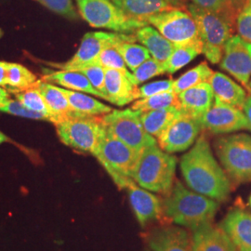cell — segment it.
Masks as SVG:
<instances>
[{"label":"cell","instance_id":"obj_1","mask_svg":"<svg viewBox=\"0 0 251 251\" xmlns=\"http://www.w3.org/2000/svg\"><path fill=\"white\" fill-rule=\"evenodd\" d=\"M180 171L190 188L206 198L223 202L229 198L231 181L212 153L204 136L180 159Z\"/></svg>","mask_w":251,"mask_h":251},{"label":"cell","instance_id":"obj_2","mask_svg":"<svg viewBox=\"0 0 251 251\" xmlns=\"http://www.w3.org/2000/svg\"><path fill=\"white\" fill-rule=\"evenodd\" d=\"M165 215L177 225L191 229L212 222L219 209L218 201L192 192L176 181L162 204Z\"/></svg>","mask_w":251,"mask_h":251},{"label":"cell","instance_id":"obj_3","mask_svg":"<svg viewBox=\"0 0 251 251\" xmlns=\"http://www.w3.org/2000/svg\"><path fill=\"white\" fill-rule=\"evenodd\" d=\"M187 10L198 25L202 53L210 63H220L224 56L225 44L233 36L236 19L225 13L199 8L193 3L188 4Z\"/></svg>","mask_w":251,"mask_h":251},{"label":"cell","instance_id":"obj_4","mask_svg":"<svg viewBox=\"0 0 251 251\" xmlns=\"http://www.w3.org/2000/svg\"><path fill=\"white\" fill-rule=\"evenodd\" d=\"M176 158L156 144L141 152L133 179L142 188L168 194L172 189L176 171Z\"/></svg>","mask_w":251,"mask_h":251},{"label":"cell","instance_id":"obj_5","mask_svg":"<svg viewBox=\"0 0 251 251\" xmlns=\"http://www.w3.org/2000/svg\"><path fill=\"white\" fill-rule=\"evenodd\" d=\"M140 155L141 152L115 138L106 128L94 153L119 189H127L136 183L133 175Z\"/></svg>","mask_w":251,"mask_h":251},{"label":"cell","instance_id":"obj_6","mask_svg":"<svg viewBox=\"0 0 251 251\" xmlns=\"http://www.w3.org/2000/svg\"><path fill=\"white\" fill-rule=\"evenodd\" d=\"M60 141L75 150L94 155L98 150L105 126L101 117L85 116L75 112L55 124Z\"/></svg>","mask_w":251,"mask_h":251},{"label":"cell","instance_id":"obj_7","mask_svg":"<svg viewBox=\"0 0 251 251\" xmlns=\"http://www.w3.org/2000/svg\"><path fill=\"white\" fill-rule=\"evenodd\" d=\"M215 150L225 171L235 183L251 182V136L240 133L221 137Z\"/></svg>","mask_w":251,"mask_h":251},{"label":"cell","instance_id":"obj_8","mask_svg":"<svg viewBox=\"0 0 251 251\" xmlns=\"http://www.w3.org/2000/svg\"><path fill=\"white\" fill-rule=\"evenodd\" d=\"M82 18L96 28H104L116 33L134 34L148 23L130 19L111 0H76Z\"/></svg>","mask_w":251,"mask_h":251},{"label":"cell","instance_id":"obj_9","mask_svg":"<svg viewBox=\"0 0 251 251\" xmlns=\"http://www.w3.org/2000/svg\"><path fill=\"white\" fill-rule=\"evenodd\" d=\"M141 112L132 109L112 110L101 117L106 130L137 152H142L150 145L157 144L155 139L144 129Z\"/></svg>","mask_w":251,"mask_h":251},{"label":"cell","instance_id":"obj_10","mask_svg":"<svg viewBox=\"0 0 251 251\" xmlns=\"http://www.w3.org/2000/svg\"><path fill=\"white\" fill-rule=\"evenodd\" d=\"M147 23L175 46H202L198 25L187 9L173 8L152 15Z\"/></svg>","mask_w":251,"mask_h":251},{"label":"cell","instance_id":"obj_11","mask_svg":"<svg viewBox=\"0 0 251 251\" xmlns=\"http://www.w3.org/2000/svg\"><path fill=\"white\" fill-rule=\"evenodd\" d=\"M201 129L203 128L199 119L180 111L179 116L157 138L158 146L170 153L185 151L197 141Z\"/></svg>","mask_w":251,"mask_h":251},{"label":"cell","instance_id":"obj_12","mask_svg":"<svg viewBox=\"0 0 251 251\" xmlns=\"http://www.w3.org/2000/svg\"><path fill=\"white\" fill-rule=\"evenodd\" d=\"M203 129L213 134H226L249 129V122L243 110L214 100L212 106L199 118Z\"/></svg>","mask_w":251,"mask_h":251},{"label":"cell","instance_id":"obj_13","mask_svg":"<svg viewBox=\"0 0 251 251\" xmlns=\"http://www.w3.org/2000/svg\"><path fill=\"white\" fill-rule=\"evenodd\" d=\"M220 67L248 89L251 76V43L240 36H233L225 46Z\"/></svg>","mask_w":251,"mask_h":251},{"label":"cell","instance_id":"obj_14","mask_svg":"<svg viewBox=\"0 0 251 251\" xmlns=\"http://www.w3.org/2000/svg\"><path fill=\"white\" fill-rule=\"evenodd\" d=\"M116 36L117 33H87L83 36L77 51L70 60L63 63H52V65L63 71H75L82 67L96 64L100 51L116 38Z\"/></svg>","mask_w":251,"mask_h":251},{"label":"cell","instance_id":"obj_15","mask_svg":"<svg viewBox=\"0 0 251 251\" xmlns=\"http://www.w3.org/2000/svg\"><path fill=\"white\" fill-rule=\"evenodd\" d=\"M147 242L152 251H194L192 234L175 226L153 229L147 236Z\"/></svg>","mask_w":251,"mask_h":251},{"label":"cell","instance_id":"obj_16","mask_svg":"<svg viewBox=\"0 0 251 251\" xmlns=\"http://www.w3.org/2000/svg\"><path fill=\"white\" fill-rule=\"evenodd\" d=\"M105 90L108 101L117 106H124L138 100V86L132 74L105 69Z\"/></svg>","mask_w":251,"mask_h":251},{"label":"cell","instance_id":"obj_17","mask_svg":"<svg viewBox=\"0 0 251 251\" xmlns=\"http://www.w3.org/2000/svg\"><path fill=\"white\" fill-rule=\"evenodd\" d=\"M194 251H237L220 225L212 222L192 229Z\"/></svg>","mask_w":251,"mask_h":251},{"label":"cell","instance_id":"obj_18","mask_svg":"<svg viewBox=\"0 0 251 251\" xmlns=\"http://www.w3.org/2000/svg\"><path fill=\"white\" fill-rule=\"evenodd\" d=\"M237 251H251V214L240 209L230 211L220 224Z\"/></svg>","mask_w":251,"mask_h":251},{"label":"cell","instance_id":"obj_19","mask_svg":"<svg viewBox=\"0 0 251 251\" xmlns=\"http://www.w3.org/2000/svg\"><path fill=\"white\" fill-rule=\"evenodd\" d=\"M179 110L190 117L199 119L214 102V94L208 82L180 92Z\"/></svg>","mask_w":251,"mask_h":251},{"label":"cell","instance_id":"obj_20","mask_svg":"<svg viewBox=\"0 0 251 251\" xmlns=\"http://www.w3.org/2000/svg\"><path fill=\"white\" fill-rule=\"evenodd\" d=\"M127 192L130 205L139 224L142 226H145L161 214V203L154 195L138 187L136 184L128 187Z\"/></svg>","mask_w":251,"mask_h":251},{"label":"cell","instance_id":"obj_21","mask_svg":"<svg viewBox=\"0 0 251 251\" xmlns=\"http://www.w3.org/2000/svg\"><path fill=\"white\" fill-rule=\"evenodd\" d=\"M208 83L213 90L215 100L243 110L248 96L241 86L220 72H213Z\"/></svg>","mask_w":251,"mask_h":251},{"label":"cell","instance_id":"obj_22","mask_svg":"<svg viewBox=\"0 0 251 251\" xmlns=\"http://www.w3.org/2000/svg\"><path fill=\"white\" fill-rule=\"evenodd\" d=\"M33 87L41 93L45 100L48 107L53 115L54 125L67 117H71L75 113V111H74L70 106L62 88L56 87L53 84L42 79L36 81Z\"/></svg>","mask_w":251,"mask_h":251},{"label":"cell","instance_id":"obj_23","mask_svg":"<svg viewBox=\"0 0 251 251\" xmlns=\"http://www.w3.org/2000/svg\"><path fill=\"white\" fill-rule=\"evenodd\" d=\"M127 17L147 23L152 15L173 9L166 0H111Z\"/></svg>","mask_w":251,"mask_h":251},{"label":"cell","instance_id":"obj_24","mask_svg":"<svg viewBox=\"0 0 251 251\" xmlns=\"http://www.w3.org/2000/svg\"><path fill=\"white\" fill-rule=\"evenodd\" d=\"M134 35L137 41L148 50L152 58L160 63H166L175 49L173 43L152 26L142 27L135 32Z\"/></svg>","mask_w":251,"mask_h":251},{"label":"cell","instance_id":"obj_25","mask_svg":"<svg viewBox=\"0 0 251 251\" xmlns=\"http://www.w3.org/2000/svg\"><path fill=\"white\" fill-rule=\"evenodd\" d=\"M41 79L51 84H57L67 90L85 92L100 98L99 92L92 87L90 80L83 74L76 71L60 70L50 72L43 75Z\"/></svg>","mask_w":251,"mask_h":251},{"label":"cell","instance_id":"obj_26","mask_svg":"<svg viewBox=\"0 0 251 251\" xmlns=\"http://www.w3.org/2000/svg\"><path fill=\"white\" fill-rule=\"evenodd\" d=\"M136 41L134 34H121L115 44L118 52L123 57L126 65L132 72L152 57L144 46L136 44Z\"/></svg>","mask_w":251,"mask_h":251},{"label":"cell","instance_id":"obj_27","mask_svg":"<svg viewBox=\"0 0 251 251\" xmlns=\"http://www.w3.org/2000/svg\"><path fill=\"white\" fill-rule=\"evenodd\" d=\"M68 102L74 111L90 117H102L112 112V108L100 102L98 100L91 98L89 95L75 90L62 89Z\"/></svg>","mask_w":251,"mask_h":251},{"label":"cell","instance_id":"obj_28","mask_svg":"<svg viewBox=\"0 0 251 251\" xmlns=\"http://www.w3.org/2000/svg\"><path fill=\"white\" fill-rule=\"evenodd\" d=\"M179 108L170 107L141 112L140 117L146 132L157 139L164 129L179 116Z\"/></svg>","mask_w":251,"mask_h":251},{"label":"cell","instance_id":"obj_29","mask_svg":"<svg viewBox=\"0 0 251 251\" xmlns=\"http://www.w3.org/2000/svg\"><path fill=\"white\" fill-rule=\"evenodd\" d=\"M37 76L25 66L15 63H7V87L13 93L31 88Z\"/></svg>","mask_w":251,"mask_h":251},{"label":"cell","instance_id":"obj_30","mask_svg":"<svg viewBox=\"0 0 251 251\" xmlns=\"http://www.w3.org/2000/svg\"><path fill=\"white\" fill-rule=\"evenodd\" d=\"M212 74L213 71L209 68L207 63H201L195 68L180 75L178 79L174 80L173 90L177 94H179L180 92L196 87L201 83L208 82Z\"/></svg>","mask_w":251,"mask_h":251},{"label":"cell","instance_id":"obj_31","mask_svg":"<svg viewBox=\"0 0 251 251\" xmlns=\"http://www.w3.org/2000/svg\"><path fill=\"white\" fill-rule=\"evenodd\" d=\"M170 107L179 109V95L174 91L164 92L148 98L137 100L131 109L140 112H148Z\"/></svg>","mask_w":251,"mask_h":251},{"label":"cell","instance_id":"obj_32","mask_svg":"<svg viewBox=\"0 0 251 251\" xmlns=\"http://www.w3.org/2000/svg\"><path fill=\"white\" fill-rule=\"evenodd\" d=\"M200 53H202V46H175L170 58L164 63L166 71L171 75L179 71Z\"/></svg>","mask_w":251,"mask_h":251},{"label":"cell","instance_id":"obj_33","mask_svg":"<svg viewBox=\"0 0 251 251\" xmlns=\"http://www.w3.org/2000/svg\"><path fill=\"white\" fill-rule=\"evenodd\" d=\"M15 98L29 110L41 114L47 117V120L53 123L54 117L41 93L35 87L22 90L15 93Z\"/></svg>","mask_w":251,"mask_h":251},{"label":"cell","instance_id":"obj_34","mask_svg":"<svg viewBox=\"0 0 251 251\" xmlns=\"http://www.w3.org/2000/svg\"><path fill=\"white\" fill-rule=\"evenodd\" d=\"M121 33H117L116 38L109 43L108 45L103 48V50L100 51L99 57L97 59L96 64H99L104 69H115L121 72L125 73L126 75H131L129 72L127 66L126 65L125 61L121 54L118 52L115 44L119 39Z\"/></svg>","mask_w":251,"mask_h":251},{"label":"cell","instance_id":"obj_35","mask_svg":"<svg viewBox=\"0 0 251 251\" xmlns=\"http://www.w3.org/2000/svg\"><path fill=\"white\" fill-rule=\"evenodd\" d=\"M199 8L230 15L233 18L237 16L246 0H191Z\"/></svg>","mask_w":251,"mask_h":251},{"label":"cell","instance_id":"obj_36","mask_svg":"<svg viewBox=\"0 0 251 251\" xmlns=\"http://www.w3.org/2000/svg\"><path fill=\"white\" fill-rule=\"evenodd\" d=\"M166 73L167 71L164 63H160L151 57L150 59L142 63L138 68H136L132 73V75H133L135 84L139 86L140 84L144 83V81L148 80L150 78Z\"/></svg>","mask_w":251,"mask_h":251},{"label":"cell","instance_id":"obj_37","mask_svg":"<svg viewBox=\"0 0 251 251\" xmlns=\"http://www.w3.org/2000/svg\"><path fill=\"white\" fill-rule=\"evenodd\" d=\"M75 71L83 74L90 80L92 87L99 92L100 98L107 100L105 90V69L103 67L99 64H92L79 68Z\"/></svg>","mask_w":251,"mask_h":251},{"label":"cell","instance_id":"obj_38","mask_svg":"<svg viewBox=\"0 0 251 251\" xmlns=\"http://www.w3.org/2000/svg\"><path fill=\"white\" fill-rule=\"evenodd\" d=\"M54 13L69 20H77L78 13L72 0H34Z\"/></svg>","mask_w":251,"mask_h":251},{"label":"cell","instance_id":"obj_39","mask_svg":"<svg viewBox=\"0 0 251 251\" xmlns=\"http://www.w3.org/2000/svg\"><path fill=\"white\" fill-rule=\"evenodd\" d=\"M0 111L16 117H25L36 120H47V117L41 114L33 112L22 104L17 100H9L7 103L0 106Z\"/></svg>","mask_w":251,"mask_h":251},{"label":"cell","instance_id":"obj_40","mask_svg":"<svg viewBox=\"0 0 251 251\" xmlns=\"http://www.w3.org/2000/svg\"><path fill=\"white\" fill-rule=\"evenodd\" d=\"M173 79L154 81L138 88V100L148 98L153 95H157L164 92L174 91L173 90Z\"/></svg>","mask_w":251,"mask_h":251},{"label":"cell","instance_id":"obj_41","mask_svg":"<svg viewBox=\"0 0 251 251\" xmlns=\"http://www.w3.org/2000/svg\"><path fill=\"white\" fill-rule=\"evenodd\" d=\"M236 29L239 36L251 43V0H246L236 19Z\"/></svg>","mask_w":251,"mask_h":251},{"label":"cell","instance_id":"obj_42","mask_svg":"<svg viewBox=\"0 0 251 251\" xmlns=\"http://www.w3.org/2000/svg\"><path fill=\"white\" fill-rule=\"evenodd\" d=\"M243 112L249 122V130L251 131V95L248 96L243 107Z\"/></svg>","mask_w":251,"mask_h":251},{"label":"cell","instance_id":"obj_43","mask_svg":"<svg viewBox=\"0 0 251 251\" xmlns=\"http://www.w3.org/2000/svg\"><path fill=\"white\" fill-rule=\"evenodd\" d=\"M0 86L7 87V63L0 62Z\"/></svg>","mask_w":251,"mask_h":251},{"label":"cell","instance_id":"obj_44","mask_svg":"<svg viewBox=\"0 0 251 251\" xmlns=\"http://www.w3.org/2000/svg\"><path fill=\"white\" fill-rule=\"evenodd\" d=\"M173 8L187 9L189 0H166Z\"/></svg>","mask_w":251,"mask_h":251},{"label":"cell","instance_id":"obj_45","mask_svg":"<svg viewBox=\"0 0 251 251\" xmlns=\"http://www.w3.org/2000/svg\"><path fill=\"white\" fill-rule=\"evenodd\" d=\"M9 100L10 97H9V92L0 87V106L7 103Z\"/></svg>","mask_w":251,"mask_h":251},{"label":"cell","instance_id":"obj_46","mask_svg":"<svg viewBox=\"0 0 251 251\" xmlns=\"http://www.w3.org/2000/svg\"><path fill=\"white\" fill-rule=\"evenodd\" d=\"M8 141H9V138L0 130V145L4 144V143H6V142H8Z\"/></svg>","mask_w":251,"mask_h":251},{"label":"cell","instance_id":"obj_47","mask_svg":"<svg viewBox=\"0 0 251 251\" xmlns=\"http://www.w3.org/2000/svg\"><path fill=\"white\" fill-rule=\"evenodd\" d=\"M248 90L251 93V81H250V83H249V86H248Z\"/></svg>","mask_w":251,"mask_h":251},{"label":"cell","instance_id":"obj_48","mask_svg":"<svg viewBox=\"0 0 251 251\" xmlns=\"http://www.w3.org/2000/svg\"><path fill=\"white\" fill-rule=\"evenodd\" d=\"M3 34H4V33H3V30L0 28V38L3 36Z\"/></svg>","mask_w":251,"mask_h":251},{"label":"cell","instance_id":"obj_49","mask_svg":"<svg viewBox=\"0 0 251 251\" xmlns=\"http://www.w3.org/2000/svg\"><path fill=\"white\" fill-rule=\"evenodd\" d=\"M250 204H251V198H250Z\"/></svg>","mask_w":251,"mask_h":251},{"label":"cell","instance_id":"obj_50","mask_svg":"<svg viewBox=\"0 0 251 251\" xmlns=\"http://www.w3.org/2000/svg\"></svg>","mask_w":251,"mask_h":251}]
</instances>
